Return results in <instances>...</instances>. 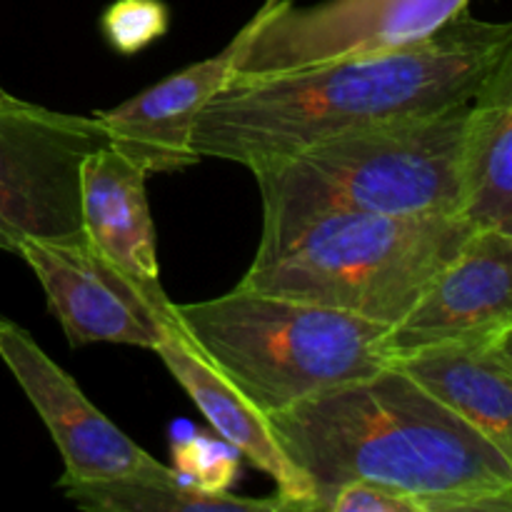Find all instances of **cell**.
<instances>
[{"label": "cell", "mask_w": 512, "mask_h": 512, "mask_svg": "<svg viewBox=\"0 0 512 512\" xmlns=\"http://www.w3.org/2000/svg\"><path fill=\"white\" fill-rule=\"evenodd\" d=\"M470 103L365 125L290 158L253 165L263 223L328 210L455 215Z\"/></svg>", "instance_id": "5b68a950"}, {"label": "cell", "mask_w": 512, "mask_h": 512, "mask_svg": "<svg viewBox=\"0 0 512 512\" xmlns=\"http://www.w3.org/2000/svg\"><path fill=\"white\" fill-rule=\"evenodd\" d=\"M170 13L163 0H115L100 18L105 40L120 55H135L168 33Z\"/></svg>", "instance_id": "ac0fdd59"}, {"label": "cell", "mask_w": 512, "mask_h": 512, "mask_svg": "<svg viewBox=\"0 0 512 512\" xmlns=\"http://www.w3.org/2000/svg\"><path fill=\"white\" fill-rule=\"evenodd\" d=\"M308 480V512L355 480L435 500L443 512H510L512 458L398 365L268 415Z\"/></svg>", "instance_id": "7a4b0ae2"}, {"label": "cell", "mask_w": 512, "mask_h": 512, "mask_svg": "<svg viewBox=\"0 0 512 512\" xmlns=\"http://www.w3.org/2000/svg\"><path fill=\"white\" fill-rule=\"evenodd\" d=\"M193 348L263 415L388 368V325L238 285L200 303H170Z\"/></svg>", "instance_id": "277c9868"}, {"label": "cell", "mask_w": 512, "mask_h": 512, "mask_svg": "<svg viewBox=\"0 0 512 512\" xmlns=\"http://www.w3.org/2000/svg\"><path fill=\"white\" fill-rule=\"evenodd\" d=\"M512 53V25L465 10L418 43L315 68L230 80L193 125L198 158L253 168L365 125L470 103Z\"/></svg>", "instance_id": "6da1fadb"}, {"label": "cell", "mask_w": 512, "mask_h": 512, "mask_svg": "<svg viewBox=\"0 0 512 512\" xmlns=\"http://www.w3.org/2000/svg\"><path fill=\"white\" fill-rule=\"evenodd\" d=\"M253 30L255 13L218 55L160 80L118 108L98 110L95 118L108 133L110 145L148 173H175L198 163L200 158L190 143L195 120L210 98L230 83Z\"/></svg>", "instance_id": "8fae6325"}, {"label": "cell", "mask_w": 512, "mask_h": 512, "mask_svg": "<svg viewBox=\"0 0 512 512\" xmlns=\"http://www.w3.org/2000/svg\"><path fill=\"white\" fill-rule=\"evenodd\" d=\"M470 0H323L298 8L265 0L230 80L315 68L418 43L468 10Z\"/></svg>", "instance_id": "52a82bcc"}, {"label": "cell", "mask_w": 512, "mask_h": 512, "mask_svg": "<svg viewBox=\"0 0 512 512\" xmlns=\"http://www.w3.org/2000/svg\"><path fill=\"white\" fill-rule=\"evenodd\" d=\"M393 365L512 458V325L420 348Z\"/></svg>", "instance_id": "7c38bea8"}, {"label": "cell", "mask_w": 512, "mask_h": 512, "mask_svg": "<svg viewBox=\"0 0 512 512\" xmlns=\"http://www.w3.org/2000/svg\"><path fill=\"white\" fill-rule=\"evenodd\" d=\"M173 470L210 495H228L238 480L240 453L223 438L193 433L173 443Z\"/></svg>", "instance_id": "e0dca14e"}, {"label": "cell", "mask_w": 512, "mask_h": 512, "mask_svg": "<svg viewBox=\"0 0 512 512\" xmlns=\"http://www.w3.org/2000/svg\"><path fill=\"white\" fill-rule=\"evenodd\" d=\"M13 98H15V95H10L8 90L0 88V103H8V100H13Z\"/></svg>", "instance_id": "d6986e66"}, {"label": "cell", "mask_w": 512, "mask_h": 512, "mask_svg": "<svg viewBox=\"0 0 512 512\" xmlns=\"http://www.w3.org/2000/svg\"><path fill=\"white\" fill-rule=\"evenodd\" d=\"M38 275L45 300L73 348L118 343L155 350L170 325L163 288H148L85 243L25 240L18 253Z\"/></svg>", "instance_id": "ba28073f"}, {"label": "cell", "mask_w": 512, "mask_h": 512, "mask_svg": "<svg viewBox=\"0 0 512 512\" xmlns=\"http://www.w3.org/2000/svg\"><path fill=\"white\" fill-rule=\"evenodd\" d=\"M512 325V235L473 230L413 308L385 330L380 350L395 363L420 348Z\"/></svg>", "instance_id": "30bf717a"}, {"label": "cell", "mask_w": 512, "mask_h": 512, "mask_svg": "<svg viewBox=\"0 0 512 512\" xmlns=\"http://www.w3.org/2000/svg\"><path fill=\"white\" fill-rule=\"evenodd\" d=\"M0 360L23 388L58 445L65 483L115 478H170L173 468L145 453L83 395L73 378L43 353L20 325L0 318Z\"/></svg>", "instance_id": "9c48e42d"}, {"label": "cell", "mask_w": 512, "mask_h": 512, "mask_svg": "<svg viewBox=\"0 0 512 512\" xmlns=\"http://www.w3.org/2000/svg\"><path fill=\"white\" fill-rule=\"evenodd\" d=\"M153 353L160 355L165 368L198 405L215 433L273 480L275 495L285 510L308 512L313 490L275 440L268 415L260 413L223 373H218L180 333L173 320Z\"/></svg>", "instance_id": "4fadbf2b"}, {"label": "cell", "mask_w": 512, "mask_h": 512, "mask_svg": "<svg viewBox=\"0 0 512 512\" xmlns=\"http://www.w3.org/2000/svg\"><path fill=\"white\" fill-rule=\"evenodd\" d=\"M473 228L458 215L328 210L263 223L243 288L393 325L455 258Z\"/></svg>", "instance_id": "3957f363"}, {"label": "cell", "mask_w": 512, "mask_h": 512, "mask_svg": "<svg viewBox=\"0 0 512 512\" xmlns=\"http://www.w3.org/2000/svg\"><path fill=\"white\" fill-rule=\"evenodd\" d=\"M148 170L115 145L85 155L80 165V215L88 243L148 288L160 285L158 243L145 180Z\"/></svg>", "instance_id": "5bb4252c"}, {"label": "cell", "mask_w": 512, "mask_h": 512, "mask_svg": "<svg viewBox=\"0 0 512 512\" xmlns=\"http://www.w3.org/2000/svg\"><path fill=\"white\" fill-rule=\"evenodd\" d=\"M455 215L473 230L512 235V53L470 103Z\"/></svg>", "instance_id": "9a60e30c"}, {"label": "cell", "mask_w": 512, "mask_h": 512, "mask_svg": "<svg viewBox=\"0 0 512 512\" xmlns=\"http://www.w3.org/2000/svg\"><path fill=\"white\" fill-rule=\"evenodd\" d=\"M110 138L95 115L0 103V250L25 240L85 243L80 165Z\"/></svg>", "instance_id": "8992f818"}, {"label": "cell", "mask_w": 512, "mask_h": 512, "mask_svg": "<svg viewBox=\"0 0 512 512\" xmlns=\"http://www.w3.org/2000/svg\"><path fill=\"white\" fill-rule=\"evenodd\" d=\"M65 498L95 512H288L278 495L240 498L210 495L190 485L178 473L170 478H115L90 483H65Z\"/></svg>", "instance_id": "2e32d148"}]
</instances>
